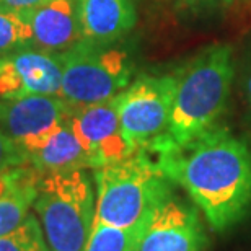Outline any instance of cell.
Instances as JSON below:
<instances>
[{
    "label": "cell",
    "mask_w": 251,
    "mask_h": 251,
    "mask_svg": "<svg viewBox=\"0 0 251 251\" xmlns=\"http://www.w3.org/2000/svg\"><path fill=\"white\" fill-rule=\"evenodd\" d=\"M144 150L170 181L186 191L215 232L232 228L251 210V144L225 126L186 145L162 135Z\"/></svg>",
    "instance_id": "6da1fadb"
},
{
    "label": "cell",
    "mask_w": 251,
    "mask_h": 251,
    "mask_svg": "<svg viewBox=\"0 0 251 251\" xmlns=\"http://www.w3.org/2000/svg\"><path fill=\"white\" fill-rule=\"evenodd\" d=\"M233 74V52L228 44L205 48L175 72L176 87L165 134L175 145H186L220 126Z\"/></svg>",
    "instance_id": "7a4b0ae2"
},
{
    "label": "cell",
    "mask_w": 251,
    "mask_h": 251,
    "mask_svg": "<svg viewBox=\"0 0 251 251\" xmlns=\"http://www.w3.org/2000/svg\"><path fill=\"white\" fill-rule=\"evenodd\" d=\"M93 179L95 220L114 227H134L147 220L173 194L175 186L144 149L93 170Z\"/></svg>",
    "instance_id": "3957f363"
},
{
    "label": "cell",
    "mask_w": 251,
    "mask_h": 251,
    "mask_svg": "<svg viewBox=\"0 0 251 251\" xmlns=\"http://www.w3.org/2000/svg\"><path fill=\"white\" fill-rule=\"evenodd\" d=\"M33 209L52 251H82L92 233L97 193L87 170L41 175Z\"/></svg>",
    "instance_id": "277c9868"
},
{
    "label": "cell",
    "mask_w": 251,
    "mask_h": 251,
    "mask_svg": "<svg viewBox=\"0 0 251 251\" xmlns=\"http://www.w3.org/2000/svg\"><path fill=\"white\" fill-rule=\"evenodd\" d=\"M61 97L70 108L108 101L132 82L134 62L118 44L95 46L78 43L61 54Z\"/></svg>",
    "instance_id": "5b68a950"
},
{
    "label": "cell",
    "mask_w": 251,
    "mask_h": 251,
    "mask_svg": "<svg viewBox=\"0 0 251 251\" xmlns=\"http://www.w3.org/2000/svg\"><path fill=\"white\" fill-rule=\"evenodd\" d=\"M176 75H140L116 97L121 130L132 152L167 134Z\"/></svg>",
    "instance_id": "8992f818"
},
{
    "label": "cell",
    "mask_w": 251,
    "mask_h": 251,
    "mask_svg": "<svg viewBox=\"0 0 251 251\" xmlns=\"http://www.w3.org/2000/svg\"><path fill=\"white\" fill-rule=\"evenodd\" d=\"M198 210L173 193L155 209L137 251H207V233Z\"/></svg>",
    "instance_id": "52a82bcc"
},
{
    "label": "cell",
    "mask_w": 251,
    "mask_h": 251,
    "mask_svg": "<svg viewBox=\"0 0 251 251\" xmlns=\"http://www.w3.org/2000/svg\"><path fill=\"white\" fill-rule=\"evenodd\" d=\"M61 85V54L28 48L0 56V98L3 101L31 95L59 97Z\"/></svg>",
    "instance_id": "ba28073f"
},
{
    "label": "cell",
    "mask_w": 251,
    "mask_h": 251,
    "mask_svg": "<svg viewBox=\"0 0 251 251\" xmlns=\"http://www.w3.org/2000/svg\"><path fill=\"white\" fill-rule=\"evenodd\" d=\"M69 121L92 162V170L134 153L123 135L116 97L108 101L72 108Z\"/></svg>",
    "instance_id": "9c48e42d"
},
{
    "label": "cell",
    "mask_w": 251,
    "mask_h": 251,
    "mask_svg": "<svg viewBox=\"0 0 251 251\" xmlns=\"http://www.w3.org/2000/svg\"><path fill=\"white\" fill-rule=\"evenodd\" d=\"M72 108L61 97L31 95L7 100L0 106V127L23 150L25 157L70 116Z\"/></svg>",
    "instance_id": "30bf717a"
},
{
    "label": "cell",
    "mask_w": 251,
    "mask_h": 251,
    "mask_svg": "<svg viewBox=\"0 0 251 251\" xmlns=\"http://www.w3.org/2000/svg\"><path fill=\"white\" fill-rule=\"evenodd\" d=\"M33 48L62 54L82 43L78 0H48L23 13Z\"/></svg>",
    "instance_id": "8fae6325"
},
{
    "label": "cell",
    "mask_w": 251,
    "mask_h": 251,
    "mask_svg": "<svg viewBox=\"0 0 251 251\" xmlns=\"http://www.w3.org/2000/svg\"><path fill=\"white\" fill-rule=\"evenodd\" d=\"M82 41L111 46L132 31L137 12L132 0H78Z\"/></svg>",
    "instance_id": "7c38bea8"
},
{
    "label": "cell",
    "mask_w": 251,
    "mask_h": 251,
    "mask_svg": "<svg viewBox=\"0 0 251 251\" xmlns=\"http://www.w3.org/2000/svg\"><path fill=\"white\" fill-rule=\"evenodd\" d=\"M26 162L39 175L92 170V162L82 144L78 142L77 135L74 134L69 119L38 147L26 153Z\"/></svg>",
    "instance_id": "4fadbf2b"
},
{
    "label": "cell",
    "mask_w": 251,
    "mask_h": 251,
    "mask_svg": "<svg viewBox=\"0 0 251 251\" xmlns=\"http://www.w3.org/2000/svg\"><path fill=\"white\" fill-rule=\"evenodd\" d=\"M41 179L31 165L13 168L5 188L0 191V237L12 233L29 215Z\"/></svg>",
    "instance_id": "5bb4252c"
},
{
    "label": "cell",
    "mask_w": 251,
    "mask_h": 251,
    "mask_svg": "<svg viewBox=\"0 0 251 251\" xmlns=\"http://www.w3.org/2000/svg\"><path fill=\"white\" fill-rule=\"evenodd\" d=\"M150 217L134 227H114L95 220L92 233L82 251H137L140 237Z\"/></svg>",
    "instance_id": "9a60e30c"
},
{
    "label": "cell",
    "mask_w": 251,
    "mask_h": 251,
    "mask_svg": "<svg viewBox=\"0 0 251 251\" xmlns=\"http://www.w3.org/2000/svg\"><path fill=\"white\" fill-rule=\"evenodd\" d=\"M28 48H33V41L23 13L0 7V56Z\"/></svg>",
    "instance_id": "2e32d148"
},
{
    "label": "cell",
    "mask_w": 251,
    "mask_h": 251,
    "mask_svg": "<svg viewBox=\"0 0 251 251\" xmlns=\"http://www.w3.org/2000/svg\"><path fill=\"white\" fill-rule=\"evenodd\" d=\"M0 251H52L43 233L36 215L29 214L26 220L12 233L0 237Z\"/></svg>",
    "instance_id": "e0dca14e"
},
{
    "label": "cell",
    "mask_w": 251,
    "mask_h": 251,
    "mask_svg": "<svg viewBox=\"0 0 251 251\" xmlns=\"http://www.w3.org/2000/svg\"><path fill=\"white\" fill-rule=\"evenodd\" d=\"M28 165L23 150L18 144L0 127V175L7 173L10 170Z\"/></svg>",
    "instance_id": "ac0fdd59"
},
{
    "label": "cell",
    "mask_w": 251,
    "mask_h": 251,
    "mask_svg": "<svg viewBox=\"0 0 251 251\" xmlns=\"http://www.w3.org/2000/svg\"><path fill=\"white\" fill-rule=\"evenodd\" d=\"M44 2H48V0H0V7L13 10V12L18 13H25L28 10L39 7Z\"/></svg>",
    "instance_id": "d6986e66"
},
{
    "label": "cell",
    "mask_w": 251,
    "mask_h": 251,
    "mask_svg": "<svg viewBox=\"0 0 251 251\" xmlns=\"http://www.w3.org/2000/svg\"><path fill=\"white\" fill-rule=\"evenodd\" d=\"M178 5L181 8H186V10H196L199 7H202L204 3H207L209 0H176Z\"/></svg>",
    "instance_id": "ffe728a7"
},
{
    "label": "cell",
    "mask_w": 251,
    "mask_h": 251,
    "mask_svg": "<svg viewBox=\"0 0 251 251\" xmlns=\"http://www.w3.org/2000/svg\"><path fill=\"white\" fill-rule=\"evenodd\" d=\"M245 93H247V100H248V106L251 109V70L247 77V83H245Z\"/></svg>",
    "instance_id": "44dd1931"
},
{
    "label": "cell",
    "mask_w": 251,
    "mask_h": 251,
    "mask_svg": "<svg viewBox=\"0 0 251 251\" xmlns=\"http://www.w3.org/2000/svg\"><path fill=\"white\" fill-rule=\"evenodd\" d=\"M224 2H225V3H232L233 0H224Z\"/></svg>",
    "instance_id": "7402d4cb"
},
{
    "label": "cell",
    "mask_w": 251,
    "mask_h": 251,
    "mask_svg": "<svg viewBox=\"0 0 251 251\" xmlns=\"http://www.w3.org/2000/svg\"><path fill=\"white\" fill-rule=\"evenodd\" d=\"M2 103H3V100H2V98H0V106H2Z\"/></svg>",
    "instance_id": "603a6c76"
}]
</instances>
